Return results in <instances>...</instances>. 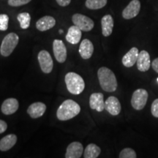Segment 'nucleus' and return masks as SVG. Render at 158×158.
<instances>
[{"label": "nucleus", "instance_id": "1", "mask_svg": "<svg viewBox=\"0 0 158 158\" xmlns=\"http://www.w3.org/2000/svg\"><path fill=\"white\" fill-rule=\"evenodd\" d=\"M98 77L100 86L107 92H113L117 89V81L115 74L111 70L102 67L98 71Z\"/></svg>", "mask_w": 158, "mask_h": 158}, {"label": "nucleus", "instance_id": "2", "mask_svg": "<svg viewBox=\"0 0 158 158\" xmlns=\"http://www.w3.org/2000/svg\"><path fill=\"white\" fill-rule=\"evenodd\" d=\"M81 112L80 106L73 100H66L60 105L56 111V116L60 121H67L74 118Z\"/></svg>", "mask_w": 158, "mask_h": 158}, {"label": "nucleus", "instance_id": "3", "mask_svg": "<svg viewBox=\"0 0 158 158\" xmlns=\"http://www.w3.org/2000/svg\"><path fill=\"white\" fill-rule=\"evenodd\" d=\"M65 84L70 93L78 95L81 94L85 88V82L80 75L76 73H68L64 78Z\"/></svg>", "mask_w": 158, "mask_h": 158}, {"label": "nucleus", "instance_id": "4", "mask_svg": "<svg viewBox=\"0 0 158 158\" xmlns=\"http://www.w3.org/2000/svg\"><path fill=\"white\" fill-rule=\"evenodd\" d=\"M19 41V37L14 32L7 34L4 37L0 47V53L3 56H9L13 51H14L15 47L17 46Z\"/></svg>", "mask_w": 158, "mask_h": 158}, {"label": "nucleus", "instance_id": "5", "mask_svg": "<svg viewBox=\"0 0 158 158\" xmlns=\"http://www.w3.org/2000/svg\"><path fill=\"white\" fill-rule=\"evenodd\" d=\"M148 97L147 91L143 89H138L133 92L131 98V105L134 109L141 110L143 109L147 104Z\"/></svg>", "mask_w": 158, "mask_h": 158}, {"label": "nucleus", "instance_id": "6", "mask_svg": "<svg viewBox=\"0 0 158 158\" xmlns=\"http://www.w3.org/2000/svg\"><path fill=\"white\" fill-rule=\"evenodd\" d=\"M72 21L74 25L77 26L81 31H89L94 28V21L90 18L80 13H76L73 15Z\"/></svg>", "mask_w": 158, "mask_h": 158}, {"label": "nucleus", "instance_id": "7", "mask_svg": "<svg viewBox=\"0 0 158 158\" xmlns=\"http://www.w3.org/2000/svg\"><path fill=\"white\" fill-rule=\"evenodd\" d=\"M37 59H38L41 70L44 73H50L54 68V62L48 51L45 50L40 51L37 56Z\"/></svg>", "mask_w": 158, "mask_h": 158}, {"label": "nucleus", "instance_id": "8", "mask_svg": "<svg viewBox=\"0 0 158 158\" xmlns=\"http://www.w3.org/2000/svg\"><path fill=\"white\" fill-rule=\"evenodd\" d=\"M53 51L56 61L59 63H63L67 59V48L64 43L61 40H54L53 42Z\"/></svg>", "mask_w": 158, "mask_h": 158}, {"label": "nucleus", "instance_id": "9", "mask_svg": "<svg viewBox=\"0 0 158 158\" xmlns=\"http://www.w3.org/2000/svg\"><path fill=\"white\" fill-rule=\"evenodd\" d=\"M141 10V2L139 0H132L124 10L122 11V17L124 19H132L137 16Z\"/></svg>", "mask_w": 158, "mask_h": 158}, {"label": "nucleus", "instance_id": "10", "mask_svg": "<svg viewBox=\"0 0 158 158\" xmlns=\"http://www.w3.org/2000/svg\"><path fill=\"white\" fill-rule=\"evenodd\" d=\"M105 109L112 116L118 115L122 110L119 100L116 97L110 96L105 102Z\"/></svg>", "mask_w": 158, "mask_h": 158}, {"label": "nucleus", "instance_id": "11", "mask_svg": "<svg viewBox=\"0 0 158 158\" xmlns=\"http://www.w3.org/2000/svg\"><path fill=\"white\" fill-rule=\"evenodd\" d=\"M89 106L92 110L102 112L105 109L103 94L100 92H95L91 94L89 98Z\"/></svg>", "mask_w": 158, "mask_h": 158}, {"label": "nucleus", "instance_id": "12", "mask_svg": "<svg viewBox=\"0 0 158 158\" xmlns=\"http://www.w3.org/2000/svg\"><path fill=\"white\" fill-rule=\"evenodd\" d=\"M137 68L141 72H147L151 67L149 54L147 51L143 50L138 54L137 59Z\"/></svg>", "mask_w": 158, "mask_h": 158}, {"label": "nucleus", "instance_id": "13", "mask_svg": "<svg viewBox=\"0 0 158 158\" xmlns=\"http://www.w3.org/2000/svg\"><path fill=\"white\" fill-rule=\"evenodd\" d=\"M84 152V147L80 142H73L68 145L65 154L66 158H80Z\"/></svg>", "mask_w": 158, "mask_h": 158}, {"label": "nucleus", "instance_id": "14", "mask_svg": "<svg viewBox=\"0 0 158 158\" xmlns=\"http://www.w3.org/2000/svg\"><path fill=\"white\" fill-rule=\"evenodd\" d=\"M19 108V102L15 98L6 99L1 106L2 112L5 115H11L17 111Z\"/></svg>", "mask_w": 158, "mask_h": 158}, {"label": "nucleus", "instance_id": "15", "mask_svg": "<svg viewBox=\"0 0 158 158\" xmlns=\"http://www.w3.org/2000/svg\"><path fill=\"white\" fill-rule=\"evenodd\" d=\"M46 110V106L41 102H36L31 104L27 108V113L31 118H37L41 117Z\"/></svg>", "mask_w": 158, "mask_h": 158}, {"label": "nucleus", "instance_id": "16", "mask_svg": "<svg viewBox=\"0 0 158 158\" xmlns=\"http://www.w3.org/2000/svg\"><path fill=\"white\" fill-rule=\"evenodd\" d=\"M79 54L84 59H89L94 52V45L89 39L83 40L79 46Z\"/></svg>", "mask_w": 158, "mask_h": 158}, {"label": "nucleus", "instance_id": "17", "mask_svg": "<svg viewBox=\"0 0 158 158\" xmlns=\"http://www.w3.org/2000/svg\"><path fill=\"white\" fill-rule=\"evenodd\" d=\"M139 54L138 49L133 47L122 58V64L126 68H131L137 62V59Z\"/></svg>", "mask_w": 158, "mask_h": 158}, {"label": "nucleus", "instance_id": "18", "mask_svg": "<svg viewBox=\"0 0 158 158\" xmlns=\"http://www.w3.org/2000/svg\"><path fill=\"white\" fill-rule=\"evenodd\" d=\"M55 25H56V20L54 18L45 15L37 21L36 28L40 31H45L52 29Z\"/></svg>", "mask_w": 158, "mask_h": 158}, {"label": "nucleus", "instance_id": "19", "mask_svg": "<svg viewBox=\"0 0 158 158\" xmlns=\"http://www.w3.org/2000/svg\"><path fill=\"white\" fill-rule=\"evenodd\" d=\"M81 35V30L76 25L72 26L69 28L66 35V40L70 44L76 45L80 42Z\"/></svg>", "mask_w": 158, "mask_h": 158}, {"label": "nucleus", "instance_id": "20", "mask_svg": "<svg viewBox=\"0 0 158 158\" xmlns=\"http://www.w3.org/2000/svg\"><path fill=\"white\" fill-rule=\"evenodd\" d=\"M114 19L110 15H106L101 19L102 34L104 37H108L112 34L114 28Z\"/></svg>", "mask_w": 158, "mask_h": 158}, {"label": "nucleus", "instance_id": "21", "mask_svg": "<svg viewBox=\"0 0 158 158\" xmlns=\"http://www.w3.org/2000/svg\"><path fill=\"white\" fill-rule=\"evenodd\" d=\"M17 142V136L15 134H9L0 140V151H8L15 145Z\"/></svg>", "mask_w": 158, "mask_h": 158}, {"label": "nucleus", "instance_id": "22", "mask_svg": "<svg viewBox=\"0 0 158 158\" xmlns=\"http://www.w3.org/2000/svg\"><path fill=\"white\" fill-rule=\"evenodd\" d=\"M101 152V149L94 143L89 144L84 149V158H97Z\"/></svg>", "mask_w": 158, "mask_h": 158}, {"label": "nucleus", "instance_id": "23", "mask_svg": "<svg viewBox=\"0 0 158 158\" xmlns=\"http://www.w3.org/2000/svg\"><path fill=\"white\" fill-rule=\"evenodd\" d=\"M17 19L20 23V27L21 29H27L30 26L31 15L28 13H19L17 16Z\"/></svg>", "mask_w": 158, "mask_h": 158}, {"label": "nucleus", "instance_id": "24", "mask_svg": "<svg viewBox=\"0 0 158 158\" xmlns=\"http://www.w3.org/2000/svg\"><path fill=\"white\" fill-rule=\"evenodd\" d=\"M107 4V0H86L85 5L90 10H98L104 7Z\"/></svg>", "mask_w": 158, "mask_h": 158}, {"label": "nucleus", "instance_id": "25", "mask_svg": "<svg viewBox=\"0 0 158 158\" xmlns=\"http://www.w3.org/2000/svg\"><path fill=\"white\" fill-rule=\"evenodd\" d=\"M118 157L120 158H136L137 155L134 149L131 148H125L122 150Z\"/></svg>", "mask_w": 158, "mask_h": 158}, {"label": "nucleus", "instance_id": "26", "mask_svg": "<svg viewBox=\"0 0 158 158\" xmlns=\"http://www.w3.org/2000/svg\"><path fill=\"white\" fill-rule=\"evenodd\" d=\"M9 16L7 14H0V31H6L8 29Z\"/></svg>", "mask_w": 158, "mask_h": 158}, {"label": "nucleus", "instance_id": "27", "mask_svg": "<svg viewBox=\"0 0 158 158\" xmlns=\"http://www.w3.org/2000/svg\"><path fill=\"white\" fill-rule=\"evenodd\" d=\"M31 1V0H8V5L12 7H19L27 5Z\"/></svg>", "mask_w": 158, "mask_h": 158}, {"label": "nucleus", "instance_id": "28", "mask_svg": "<svg viewBox=\"0 0 158 158\" xmlns=\"http://www.w3.org/2000/svg\"><path fill=\"white\" fill-rule=\"evenodd\" d=\"M152 114L156 118H158V98L155 100L151 106Z\"/></svg>", "mask_w": 158, "mask_h": 158}, {"label": "nucleus", "instance_id": "29", "mask_svg": "<svg viewBox=\"0 0 158 158\" xmlns=\"http://www.w3.org/2000/svg\"><path fill=\"white\" fill-rule=\"evenodd\" d=\"M7 129V124L5 121L0 119V134L5 133Z\"/></svg>", "mask_w": 158, "mask_h": 158}, {"label": "nucleus", "instance_id": "30", "mask_svg": "<svg viewBox=\"0 0 158 158\" xmlns=\"http://www.w3.org/2000/svg\"><path fill=\"white\" fill-rule=\"evenodd\" d=\"M56 1L59 5L62 6V7H66L70 5L71 0H56Z\"/></svg>", "mask_w": 158, "mask_h": 158}, {"label": "nucleus", "instance_id": "31", "mask_svg": "<svg viewBox=\"0 0 158 158\" xmlns=\"http://www.w3.org/2000/svg\"><path fill=\"white\" fill-rule=\"evenodd\" d=\"M152 68L153 70H155L156 73H158V57L152 61Z\"/></svg>", "mask_w": 158, "mask_h": 158}, {"label": "nucleus", "instance_id": "32", "mask_svg": "<svg viewBox=\"0 0 158 158\" xmlns=\"http://www.w3.org/2000/svg\"><path fill=\"white\" fill-rule=\"evenodd\" d=\"M59 34H62V33H63V32H64V31H63V30H62V29H59Z\"/></svg>", "mask_w": 158, "mask_h": 158}, {"label": "nucleus", "instance_id": "33", "mask_svg": "<svg viewBox=\"0 0 158 158\" xmlns=\"http://www.w3.org/2000/svg\"><path fill=\"white\" fill-rule=\"evenodd\" d=\"M157 82H158V78H157Z\"/></svg>", "mask_w": 158, "mask_h": 158}]
</instances>
